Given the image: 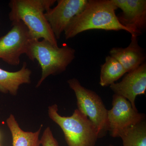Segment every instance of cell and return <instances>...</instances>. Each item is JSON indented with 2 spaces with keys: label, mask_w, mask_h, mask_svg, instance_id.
<instances>
[{
  "label": "cell",
  "mask_w": 146,
  "mask_h": 146,
  "mask_svg": "<svg viewBox=\"0 0 146 146\" xmlns=\"http://www.w3.org/2000/svg\"><path fill=\"white\" fill-rule=\"evenodd\" d=\"M117 7L111 0H88L83 11L71 21L64 31L66 39L92 29L119 31L124 30L132 34L129 30L118 20L115 11Z\"/></svg>",
  "instance_id": "1"
},
{
  "label": "cell",
  "mask_w": 146,
  "mask_h": 146,
  "mask_svg": "<svg viewBox=\"0 0 146 146\" xmlns=\"http://www.w3.org/2000/svg\"><path fill=\"white\" fill-rule=\"evenodd\" d=\"M56 1V0H11L9 3V17L13 22H23L32 39H45L58 47L45 13Z\"/></svg>",
  "instance_id": "2"
},
{
  "label": "cell",
  "mask_w": 146,
  "mask_h": 146,
  "mask_svg": "<svg viewBox=\"0 0 146 146\" xmlns=\"http://www.w3.org/2000/svg\"><path fill=\"white\" fill-rule=\"evenodd\" d=\"M75 52V50L67 45L60 48L45 39L39 41L31 39L25 54L31 60H37L42 70L36 87H39L49 76L66 70L74 59Z\"/></svg>",
  "instance_id": "3"
},
{
  "label": "cell",
  "mask_w": 146,
  "mask_h": 146,
  "mask_svg": "<svg viewBox=\"0 0 146 146\" xmlns=\"http://www.w3.org/2000/svg\"><path fill=\"white\" fill-rule=\"evenodd\" d=\"M57 104L48 107L49 117L61 128L69 146H95L99 137L95 125L78 109L72 116L64 117L58 113Z\"/></svg>",
  "instance_id": "4"
},
{
  "label": "cell",
  "mask_w": 146,
  "mask_h": 146,
  "mask_svg": "<svg viewBox=\"0 0 146 146\" xmlns=\"http://www.w3.org/2000/svg\"><path fill=\"white\" fill-rule=\"evenodd\" d=\"M68 83L75 94L78 109L96 126L99 138L106 136L108 131V110L100 97L82 86L76 78L69 80Z\"/></svg>",
  "instance_id": "5"
},
{
  "label": "cell",
  "mask_w": 146,
  "mask_h": 146,
  "mask_svg": "<svg viewBox=\"0 0 146 146\" xmlns=\"http://www.w3.org/2000/svg\"><path fill=\"white\" fill-rule=\"evenodd\" d=\"M112 106L108 110V131L112 137H120L125 131L145 120V115L133 109L123 97L114 94Z\"/></svg>",
  "instance_id": "6"
},
{
  "label": "cell",
  "mask_w": 146,
  "mask_h": 146,
  "mask_svg": "<svg viewBox=\"0 0 146 146\" xmlns=\"http://www.w3.org/2000/svg\"><path fill=\"white\" fill-rule=\"evenodd\" d=\"M31 39L23 22H13L9 31L0 37V58L9 65H18L21 55L26 53Z\"/></svg>",
  "instance_id": "7"
},
{
  "label": "cell",
  "mask_w": 146,
  "mask_h": 146,
  "mask_svg": "<svg viewBox=\"0 0 146 146\" xmlns=\"http://www.w3.org/2000/svg\"><path fill=\"white\" fill-rule=\"evenodd\" d=\"M88 0H58L54 7L45 13L56 39L60 38L73 20L84 9Z\"/></svg>",
  "instance_id": "8"
},
{
  "label": "cell",
  "mask_w": 146,
  "mask_h": 146,
  "mask_svg": "<svg viewBox=\"0 0 146 146\" xmlns=\"http://www.w3.org/2000/svg\"><path fill=\"white\" fill-rule=\"evenodd\" d=\"M122 12L117 16L123 26L131 31V36H138L146 28V0H111Z\"/></svg>",
  "instance_id": "9"
},
{
  "label": "cell",
  "mask_w": 146,
  "mask_h": 146,
  "mask_svg": "<svg viewBox=\"0 0 146 146\" xmlns=\"http://www.w3.org/2000/svg\"><path fill=\"white\" fill-rule=\"evenodd\" d=\"M115 94L128 100L133 109L137 110L135 100L138 95H145L146 90V64L127 73L122 80L110 86Z\"/></svg>",
  "instance_id": "10"
},
{
  "label": "cell",
  "mask_w": 146,
  "mask_h": 146,
  "mask_svg": "<svg viewBox=\"0 0 146 146\" xmlns=\"http://www.w3.org/2000/svg\"><path fill=\"white\" fill-rule=\"evenodd\" d=\"M137 37L131 36L130 44L126 48H113L110 51V56L119 62L126 73L136 70L145 63V54L138 44Z\"/></svg>",
  "instance_id": "11"
},
{
  "label": "cell",
  "mask_w": 146,
  "mask_h": 146,
  "mask_svg": "<svg viewBox=\"0 0 146 146\" xmlns=\"http://www.w3.org/2000/svg\"><path fill=\"white\" fill-rule=\"evenodd\" d=\"M31 70L27 67L26 62L17 72H9L0 68V91L16 96L21 84L31 83Z\"/></svg>",
  "instance_id": "12"
},
{
  "label": "cell",
  "mask_w": 146,
  "mask_h": 146,
  "mask_svg": "<svg viewBox=\"0 0 146 146\" xmlns=\"http://www.w3.org/2000/svg\"><path fill=\"white\" fill-rule=\"evenodd\" d=\"M6 121L12 135L13 146H39L41 145L39 136L43 125H41L35 132H29L22 130L12 114L7 118Z\"/></svg>",
  "instance_id": "13"
},
{
  "label": "cell",
  "mask_w": 146,
  "mask_h": 146,
  "mask_svg": "<svg viewBox=\"0 0 146 146\" xmlns=\"http://www.w3.org/2000/svg\"><path fill=\"white\" fill-rule=\"evenodd\" d=\"M126 73L124 68L119 61L108 56L106 58L104 64L101 67L100 85L103 87L110 86Z\"/></svg>",
  "instance_id": "14"
},
{
  "label": "cell",
  "mask_w": 146,
  "mask_h": 146,
  "mask_svg": "<svg viewBox=\"0 0 146 146\" xmlns=\"http://www.w3.org/2000/svg\"><path fill=\"white\" fill-rule=\"evenodd\" d=\"M120 137L123 146H146V120L129 128Z\"/></svg>",
  "instance_id": "15"
},
{
  "label": "cell",
  "mask_w": 146,
  "mask_h": 146,
  "mask_svg": "<svg viewBox=\"0 0 146 146\" xmlns=\"http://www.w3.org/2000/svg\"><path fill=\"white\" fill-rule=\"evenodd\" d=\"M40 141L42 146H60L49 127H47L44 131Z\"/></svg>",
  "instance_id": "16"
},
{
  "label": "cell",
  "mask_w": 146,
  "mask_h": 146,
  "mask_svg": "<svg viewBox=\"0 0 146 146\" xmlns=\"http://www.w3.org/2000/svg\"><path fill=\"white\" fill-rule=\"evenodd\" d=\"M108 146H115L113 145H109Z\"/></svg>",
  "instance_id": "17"
},
{
  "label": "cell",
  "mask_w": 146,
  "mask_h": 146,
  "mask_svg": "<svg viewBox=\"0 0 146 146\" xmlns=\"http://www.w3.org/2000/svg\"><path fill=\"white\" fill-rule=\"evenodd\" d=\"M0 24H1V23H0Z\"/></svg>",
  "instance_id": "18"
}]
</instances>
